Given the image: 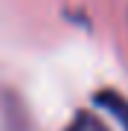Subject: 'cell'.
Returning <instances> with one entry per match:
<instances>
[{"instance_id": "cell-1", "label": "cell", "mask_w": 128, "mask_h": 131, "mask_svg": "<svg viewBox=\"0 0 128 131\" xmlns=\"http://www.w3.org/2000/svg\"><path fill=\"white\" fill-rule=\"evenodd\" d=\"M64 131H111L105 122L96 117V114H87V111H82V114H76V119L70 122Z\"/></svg>"}, {"instance_id": "cell-2", "label": "cell", "mask_w": 128, "mask_h": 131, "mask_svg": "<svg viewBox=\"0 0 128 131\" xmlns=\"http://www.w3.org/2000/svg\"><path fill=\"white\" fill-rule=\"evenodd\" d=\"M99 102L102 105H108L111 111H117L119 117H122V122L128 125V105L122 102V99H117V96H111V93H105V96H99Z\"/></svg>"}]
</instances>
